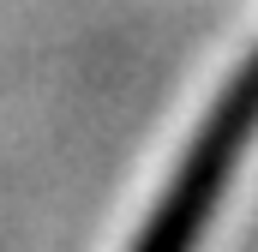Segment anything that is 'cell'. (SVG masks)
I'll return each mask as SVG.
<instances>
[{
  "mask_svg": "<svg viewBox=\"0 0 258 252\" xmlns=\"http://www.w3.org/2000/svg\"><path fill=\"white\" fill-rule=\"evenodd\" d=\"M252 138H258V48H252V60L228 78L216 108L204 114L198 138L186 144L174 180L162 186V198H156L144 234L132 240V252H192L204 240V222H210L216 198L228 192V180H234V168H240Z\"/></svg>",
  "mask_w": 258,
  "mask_h": 252,
  "instance_id": "obj_1",
  "label": "cell"
}]
</instances>
